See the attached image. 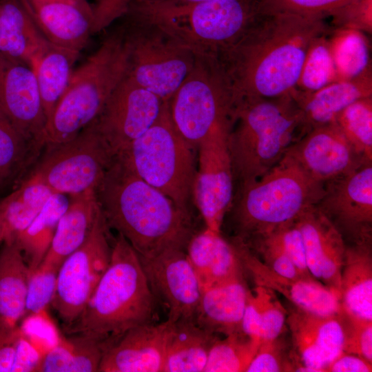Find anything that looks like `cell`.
I'll return each mask as SVG.
<instances>
[{
	"label": "cell",
	"mask_w": 372,
	"mask_h": 372,
	"mask_svg": "<svg viewBox=\"0 0 372 372\" xmlns=\"http://www.w3.org/2000/svg\"><path fill=\"white\" fill-rule=\"evenodd\" d=\"M128 65L129 46L123 25L107 35L73 70L66 90L46 121L45 147L73 138L92 123L126 76Z\"/></svg>",
	"instance_id": "8992f818"
},
{
	"label": "cell",
	"mask_w": 372,
	"mask_h": 372,
	"mask_svg": "<svg viewBox=\"0 0 372 372\" xmlns=\"http://www.w3.org/2000/svg\"><path fill=\"white\" fill-rule=\"evenodd\" d=\"M326 17L289 12L265 14L218 57L232 84L237 104L291 93L298 81L307 50L332 28Z\"/></svg>",
	"instance_id": "6da1fadb"
},
{
	"label": "cell",
	"mask_w": 372,
	"mask_h": 372,
	"mask_svg": "<svg viewBox=\"0 0 372 372\" xmlns=\"http://www.w3.org/2000/svg\"><path fill=\"white\" fill-rule=\"evenodd\" d=\"M70 201L69 196L53 193L31 223L14 240L28 265L30 274L45 258Z\"/></svg>",
	"instance_id": "836d02e7"
},
{
	"label": "cell",
	"mask_w": 372,
	"mask_h": 372,
	"mask_svg": "<svg viewBox=\"0 0 372 372\" xmlns=\"http://www.w3.org/2000/svg\"><path fill=\"white\" fill-rule=\"evenodd\" d=\"M285 156L324 185L372 163L354 150L335 123L310 130L291 145Z\"/></svg>",
	"instance_id": "e0dca14e"
},
{
	"label": "cell",
	"mask_w": 372,
	"mask_h": 372,
	"mask_svg": "<svg viewBox=\"0 0 372 372\" xmlns=\"http://www.w3.org/2000/svg\"><path fill=\"white\" fill-rule=\"evenodd\" d=\"M249 290L244 276L203 289L195 322L217 335L243 333L242 320Z\"/></svg>",
	"instance_id": "484cf974"
},
{
	"label": "cell",
	"mask_w": 372,
	"mask_h": 372,
	"mask_svg": "<svg viewBox=\"0 0 372 372\" xmlns=\"http://www.w3.org/2000/svg\"><path fill=\"white\" fill-rule=\"evenodd\" d=\"M146 1L169 3H174V4H189V3H194L205 1L207 0H146Z\"/></svg>",
	"instance_id": "f5cc1de1"
},
{
	"label": "cell",
	"mask_w": 372,
	"mask_h": 372,
	"mask_svg": "<svg viewBox=\"0 0 372 372\" xmlns=\"http://www.w3.org/2000/svg\"><path fill=\"white\" fill-rule=\"evenodd\" d=\"M296 223L302 234L310 273L340 296L347 247L344 237L316 205L304 211L296 219Z\"/></svg>",
	"instance_id": "44dd1931"
},
{
	"label": "cell",
	"mask_w": 372,
	"mask_h": 372,
	"mask_svg": "<svg viewBox=\"0 0 372 372\" xmlns=\"http://www.w3.org/2000/svg\"><path fill=\"white\" fill-rule=\"evenodd\" d=\"M232 128L212 131L198 145V164L192 187L195 205L205 227L220 232L234 198V178L229 149Z\"/></svg>",
	"instance_id": "4fadbf2b"
},
{
	"label": "cell",
	"mask_w": 372,
	"mask_h": 372,
	"mask_svg": "<svg viewBox=\"0 0 372 372\" xmlns=\"http://www.w3.org/2000/svg\"><path fill=\"white\" fill-rule=\"evenodd\" d=\"M287 316L293 371L324 372L325 367L342 352L344 334L340 312L319 315L293 305Z\"/></svg>",
	"instance_id": "ac0fdd59"
},
{
	"label": "cell",
	"mask_w": 372,
	"mask_h": 372,
	"mask_svg": "<svg viewBox=\"0 0 372 372\" xmlns=\"http://www.w3.org/2000/svg\"><path fill=\"white\" fill-rule=\"evenodd\" d=\"M342 351L360 356L372 362V320L351 315L342 309Z\"/></svg>",
	"instance_id": "b9f144b4"
},
{
	"label": "cell",
	"mask_w": 372,
	"mask_h": 372,
	"mask_svg": "<svg viewBox=\"0 0 372 372\" xmlns=\"http://www.w3.org/2000/svg\"><path fill=\"white\" fill-rule=\"evenodd\" d=\"M335 123L354 150L366 161L372 162V96L348 105Z\"/></svg>",
	"instance_id": "ab89813d"
},
{
	"label": "cell",
	"mask_w": 372,
	"mask_h": 372,
	"mask_svg": "<svg viewBox=\"0 0 372 372\" xmlns=\"http://www.w3.org/2000/svg\"><path fill=\"white\" fill-rule=\"evenodd\" d=\"M237 252L243 270L251 276L256 286L278 292L293 305L319 315H332L340 311L339 294L314 278H292L281 276L269 267L242 242L234 238L231 241Z\"/></svg>",
	"instance_id": "ffe728a7"
},
{
	"label": "cell",
	"mask_w": 372,
	"mask_h": 372,
	"mask_svg": "<svg viewBox=\"0 0 372 372\" xmlns=\"http://www.w3.org/2000/svg\"><path fill=\"white\" fill-rule=\"evenodd\" d=\"M96 196L108 227L123 236L141 257L185 251L197 232L191 212L141 178L121 154L110 161Z\"/></svg>",
	"instance_id": "7a4b0ae2"
},
{
	"label": "cell",
	"mask_w": 372,
	"mask_h": 372,
	"mask_svg": "<svg viewBox=\"0 0 372 372\" xmlns=\"http://www.w3.org/2000/svg\"><path fill=\"white\" fill-rule=\"evenodd\" d=\"M164 103L126 74L94 121L113 156L123 152L151 127Z\"/></svg>",
	"instance_id": "5bb4252c"
},
{
	"label": "cell",
	"mask_w": 372,
	"mask_h": 372,
	"mask_svg": "<svg viewBox=\"0 0 372 372\" xmlns=\"http://www.w3.org/2000/svg\"><path fill=\"white\" fill-rule=\"evenodd\" d=\"M201 289L244 276V270L231 242L220 232L205 227L189 240L185 249Z\"/></svg>",
	"instance_id": "d4e9b609"
},
{
	"label": "cell",
	"mask_w": 372,
	"mask_h": 372,
	"mask_svg": "<svg viewBox=\"0 0 372 372\" xmlns=\"http://www.w3.org/2000/svg\"><path fill=\"white\" fill-rule=\"evenodd\" d=\"M316 206L353 242L371 239L372 163L325 183Z\"/></svg>",
	"instance_id": "9a60e30c"
},
{
	"label": "cell",
	"mask_w": 372,
	"mask_h": 372,
	"mask_svg": "<svg viewBox=\"0 0 372 372\" xmlns=\"http://www.w3.org/2000/svg\"><path fill=\"white\" fill-rule=\"evenodd\" d=\"M129 1H130L131 0H128Z\"/></svg>",
	"instance_id": "11a10c76"
},
{
	"label": "cell",
	"mask_w": 372,
	"mask_h": 372,
	"mask_svg": "<svg viewBox=\"0 0 372 372\" xmlns=\"http://www.w3.org/2000/svg\"><path fill=\"white\" fill-rule=\"evenodd\" d=\"M167 321L163 372H204L209 350L218 335L194 321Z\"/></svg>",
	"instance_id": "4dcf8cb0"
},
{
	"label": "cell",
	"mask_w": 372,
	"mask_h": 372,
	"mask_svg": "<svg viewBox=\"0 0 372 372\" xmlns=\"http://www.w3.org/2000/svg\"><path fill=\"white\" fill-rule=\"evenodd\" d=\"M129 46L127 74L169 102L192 70L196 54L158 26L125 12Z\"/></svg>",
	"instance_id": "30bf717a"
},
{
	"label": "cell",
	"mask_w": 372,
	"mask_h": 372,
	"mask_svg": "<svg viewBox=\"0 0 372 372\" xmlns=\"http://www.w3.org/2000/svg\"><path fill=\"white\" fill-rule=\"evenodd\" d=\"M194 149L176 130L168 102H165L151 127L119 154L141 178L191 212L188 205L196 173Z\"/></svg>",
	"instance_id": "9c48e42d"
},
{
	"label": "cell",
	"mask_w": 372,
	"mask_h": 372,
	"mask_svg": "<svg viewBox=\"0 0 372 372\" xmlns=\"http://www.w3.org/2000/svg\"><path fill=\"white\" fill-rule=\"evenodd\" d=\"M70 205L61 217L50 247L38 267L59 269L65 258L85 240L99 209L96 192L70 196Z\"/></svg>",
	"instance_id": "4316f807"
},
{
	"label": "cell",
	"mask_w": 372,
	"mask_h": 372,
	"mask_svg": "<svg viewBox=\"0 0 372 372\" xmlns=\"http://www.w3.org/2000/svg\"><path fill=\"white\" fill-rule=\"evenodd\" d=\"M50 42L19 0H0V52L32 69Z\"/></svg>",
	"instance_id": "f1b7e54d"
},
{
	"label": "cell",
	"mask_w": 372,
	"mask_h": 372,
	"mask_svg": "<svg viewBox=\"0 0 372 372\" xmlns=\"http://www.w3.org/2000/svg\"><path fill=\"white\" fill-rule=\"evenodd\" d=\"M113 157L94 121L73 138L45 147L27 177L69 196L96 192Z\"/></svg>",
	"instance_id": "8fae6325"
},
{
	"label": "cell",
	"mask_w": 372,
	"mask_h": 372,
	"mask_svg": "<svg viewBox=\"0 0 372 372\" xmlns=\"http://www.w3.org/2000/svg\"><path fill=\"white\" fill-rule=\"evenodd\" d=\"M19 1L45 39L56 45L81 52L101 28L93 7L69 1Z\"/></svg>",
	"instance_id": "603a6c76"
},
{
	"label": "cell",
	"mask_w": 372,
	"mask_h": 372,
	"mask_svg": "<svg viewBox=\"0 0 372 372\" xmlns=\"http://www.w3.org/2000/svg\"><path fill=\"white\" fill-rule=\"evenodd\" d=\"M58 271L37 267L29 276L25 316L44 312L51 304L56 285Z\"/></svg>",
	"instance_id": "7bdbcfd3"
},
{
	"label": "cell",
	"mask_w": 372,
	"mask_h": 372,
	"mask_svg": "<svg viewBox=\"0 0 372 372\" xmlns=\"http://www.w3.org/2000/svg\"><path fill=\"white\" fill-rule=\"evenodd\" d=\"M30 270L15 240L4 242L0 252V335L18 328L25 316Z\"/></svg>",
	"instance_id": "f546056e"
},
{
	"label": "cell",
	"mask_w": 372,
	"mask_h": 372,
	"mask_svg": "<svg viewBox=\"0 0 372 372\" xmlns=\"http://www.w3.org/2000/svg\"><path fill=\"white\" fill-rule=\"evenodd\" d=\"M372 362L357 355L342 352L324 369V372H371Z\"/></svg>",
	"instance_id": "f907efd6"
},
{
	"label": "cell",
	"mask_w": 372,
	"mask_h": 372,
	"mask_svg": "<svg viewBox=\"0 0 372 372\" xmlns=\"http://www.w3.org/2000/svg\"><path fill=\"white\" fill-rule=\"evenodd\" d=\"M279 337L260 342L246 372L293 371L291 352L287 353L284 342Z\"/></svg>",
	"instance_id": "ee69618b"
},
{
	"label": "cell",
	"mask_w": 372,
	"mask_h": 372,
	"mask_svg": "<svg viewBox=\"0 0 372 372\" xmlns=\"http://www.w3.org/2000/svg\"><path fill=\"white\" fill-rule=\"evenodd\" d=\"M21 329L0 335V372H10L14 362Z\"/></svg>",
	"instance_id": "816d5d0a"
},
{
	"label": "cell",
	"mask_w": 372,
	"mask_h": 372,
	"mask_svg": "<svg viewBox=\"0 0 372 372\" xmlns=\"http://www.w3.org/2000/svg\"><path fill=\"white\" fill-rule=\"evenodd\" d=\"M79 54L50 43L33 67L46 121L68 87Z\"/></svg>",
	"instance_id": "d6a6232c"
},
{
	"label": "cell",
	"mask_w": 372,
	"mask_h": 372,
	"mask_svg": "<svg viewBox=\"0 0 372 372\" xmlns=\"http://www.w3.org/2000/svg\"><path fill=\"white\" fill-rule=\"evenodd\" d=\"M260 344L243 333L218 338L209 350L204 372H246Z\"/></svg>",
	"instance_id": "f35d334b"
},
{
	"label": "cell",
	"mask_w": 372,
	"mask_h": 372,
	"mask_svg": "<svg viewBox=\"0 0 372 372\" xmlns=\"http://www.w3.org/2000/svg\"><path fill=\"white\" fill-rule=\"evenodd\" d=\"M41 149L19 132L0 107V191L17 183Z\"/></svg>",
	"instance_id": "d590c367"
},
{
	"label": "cell",
	"mask_w": 372,
	"mask_h": 372,
	"mask_svg": "<svg viewBox=\"0 0 372 372\" xmlns=\"http://www.w3.org/2000/svg\"><path fill=\"white\" fill-rule=\"evenodd\" d=\"M300 110L291 94L240 101L229 136L234 182L238 189L277 165L300 136Z\"/></svg>",
	"instance_id": "5b68a950"
},
{
	"label": "cell",
	"mask_w": 372,
	"mask_h": 372,
	"mask_svg": "<svg viewBox=\"0 0 372 372\" xmlns=\"http://www.w3.org/2000/svg\"><path fill=\"white\" fill-rule=\"evenodd\" d=\"M168 106L176 130L194 149L212 131L232 128L236 101L231 81L218 57L196 54L192 70Z\"/></svg>",
	"instance_id": "ba28073f"
},
{
	"label": "cell",
	"mask_w": 372,
	"mask_h": 372,
	"mask_svg": "<svg viewBox=\"0 0 372 372\" xmlns=\"http://www.w3.org/2000/svg\"><path fill=\"white\" fill-rule=\"evenodd\" d=\"M340 302L345 312L372 320L371 239L347 245L340 278Z\"/></svg>",
	"instance_id": "83f0119b"
},
{
	"label": "cell",
	"mask_w": 372,
	"mask_h": 372,
	"mask_svg": "<svg viewBox=\"0 0 372 372\" xmlns=\"http://www.w3.org/2000/svg\"><path fill=\"white\" fill-rule=\"evenodd\" d=\"M254 237L265 238L279 247L289 257L302 276L313 278L307 268L302 236L296 220Z\"/></svg>",
	"instance_id": "60d3db41"
},
{
	"label": "cell",
	"mask_w": 372,
	"mask_h": 372,
	"mask_svg": "<svg viewBox=\"0 0 372 372\" xmlns=\"http://www.w3.org/2000/svg\"><path fill=\"white\" fill-rule=\"evenodd\" d=\"M53 192L45 185L25 178L0 202V242L16 239L34 220Z\"/></svg>",
	"instance_id": "1f68e13d"
},
{
	"label": "cell",
	"mask_w": 372,
	"mask_h": 372,
	"mask_svg": "<svg viewBox=\"0 0 372 372\" xmlns=\"http://www.w3.org/2000/svg\"><path fill=\"white\" fill-rule=\"evenodd\" d=\"M255 289L261 302V342L273 340L282 333L287 311L276 298L273 291L256 285Z\"/></svg>",
	"instance_id": "bcb514c9"
},
{
	"label": "cell",
	"mask_w": 372,
	"mask_h": 372,
	"mask_svg": "<svg viewBox=\"0 0 372 372\" xmlns=\"http://www.w3.org/2000/svg\"><path fill=\"white\" fill-rule=\"evenodd\" d=\"M70 335L59 339L45 353L38 371H99L106 344L88 336Z\"/></svg>",
	"instance_id": "e575fe53"
},
{
	"label": "cell",
	"mask_w": 372,
	"mask_h": 372,
	"mask_svg": "<svg viewBox=\"0 0 372 372\" xmlns=\"http://www.w3.org/2000/svg\"><path fill=\"white\" fill-rule=\"evenodd\" d=\"M242 331L251 339L261 342V302L254 288L249 290L242 320Z\"/></svg>",
	"instance_id": "c3c4849f"
},
{
	"label": "cell",
	"mask_w": 372,
	"mask_h": 372,
	"mask_svg": "<svg viewBox=\"0 0 372 372\" xmlns=\"http://www.w3.org/2000/svg\"><path fill=\"white\" fill-rule=\"evenodd\" d=\"M324 188L285 156L260 178L238 189L234 238L245 241L296 220L317 204Z\"/></svg>",
	"instance_id": "52a82bcc"
},
{
	"label": "cell",
	"mask_w": 372,
	"mask_h": 372,
	"mask_svg": "<svg viewBox=\"0 0 372 372\" xmlns=\"http://www.w3.org/2000/svg\"><path fill=\"white\" fill-rule=\"evenodd\" d=\"M357 0H266L269 13L289 12L327 17Z\"/></svg>",
	"instance_id": "f6af8a7d"
},
{
	"label": "cell",
	"mask_w": 372,
	"mask_h": 372,
	"mask_svg": "<svg viewBox=\"0 0 372 372\" xmlns=\"http://www.w3.org/2000/svg\"><path fill=\"white\" fill-rule=\"evenodd\" d=\"M30 2H45V1H69L76 3H78L81 6L85 7H92V6L88 3L87 0H24Z\"/></svg>",
	"instance_id": "db71d44e"
},
{
	"label": "cell",
	"mask_w": 372,
	"mask_h": 372,
	"mask_svg": "<svg viewBox=\"0 0 372 372\" xmlns=\"http://www.w3.org/2000/svg\"><path fill=\"white\" fill-rule=\"evenodd\" d=\"M371 77L369 72L353 79L332 83L311 93L294 89L291 94L300 110V137L313 128L335 123L338 114L355 101L372 96Z\"/></svg>",
	"instance_id": "cb8c5ba5"
},
{
	"label": "cell",
	"mask_w": 372,
	"mask_h": 372,
	"mask_svg": "<svg viewBox=\"0 0 372 372\" xmlns=\"http://www.w3.org/2000/svg\"><path fill=\"white\" fill-rule=\"evenodd\" d=\"M109 227L99 208L83 243L63 262L51 304L66 327L80 316L111 257Z\"/></svg>",
	"instance_id": "7c38bea8"
},
{
	"label": "cell",
	"mask_w": 372,
	"mask_h": 372,
	"mask_svg": "<svg viewBox=\"0 0 372 372\" xmlns=\"http://www.w3.org/2000/svg\"><path fill=\"white\" fill-rule=\"evenodd\" d=\"M0 107L28 141L45 147L46 118L34 71L1 52Z\"/></svg>",
	"instance_id": "d6986e66"
},
{
	"label": "cell",
	"mask_w": 372,
	"mask_h": 372,
	"mask_svg": "<svg viewBox=\"0 0 372 372\" xmlns=\"http://www.w3.org/2000/svg\"><path fill=\"white\" fill-rule=\"evenodd\" d=\"M43 355L21 330L12 371H38Z\"/></svg>",
	"instance_id": "681fc988"
},
{
	"label": "cell",
	"mask_w": 372,
	"mask_h": 372,
	"mask_svg": "<svg viewBox=\"0 0 372 372\" xmlns=\"http://www.w3.org/2000/svg\"><path fill=\"white\" fill-rule=\"evenodd\" d=\"M329 33L317 37L311 43L295 88L296 90L311 93L339 81L327 37Z\"/></svg>",
	"instance_id": "74e56055"
},
{
	"label": "cell",
	"mask_w": 372,
	"mask_h": 372,
	"mask_svg": "<svg viewBox=\"0 0 372 372\" xmlns=\"http://www.w3.org/2000/svg\"><path fill=\"white\" fill-rule=\"evenodd\" d=\"M334 28L371 30V0H357L334 12Z\"/></svg>",
	"instance_id": "7dc6e473"
},
{
	"label": "cell",
	"mask_w": 372,
	"mask_h": 372,
	"mask_svg": "<svg viewBox=\"0 0 372 372\" xmlns=\"http://www.w3.org/2000/svg\"><path fill=\"white\" fill-rule=\"evenodd\" d=\"M156 300L138 254L121 234L110 261L78 318L66 331L110 344L129 329L156 322Z\"/></svg>",
	"instance_id": "3957f363"
},
{
	"label": "cell",
	"mask_w": 372,
	"mask_h": 372,
	"mask_svg": "<svg viewBox=\"0 0 372 372\" xmlns=\"http://www.w3.org/2000/svg\"><path fill=\"white\" fill-rule=\"evenodd\" d=\"M329 36L339 81L353 79L371 72L369 41L362 31L333 28Z\"/></svg>",
	"instance_id": "8d00e7d4"
},
{
	"label": "cell",
	"mask_w": 372,
	"mask_h": 372,
	"mask_svg": "<svg viewBox=\"0 0 372 372\" xmlns=\"http://www.w3.org/2000/svg\"><path fill=\"white\" fill-rule=\"evenodd\" d=\"M139 258L156 300L167 312V320L195 322L202 289L185 251Z\"/></svg>",
	"instance_id": "2e32d148"
},
{
	"label": "cell",
	"mask_w": 372,
	"mask_h": 372,
	"mask_svg": "<svg viewBox=\"0 0 372 372\" xmlns=\"http://www.w3.org/2000/svg\"><path fill=\"white\" fill-rule=\"evenodd\" d=\"M168 322L133 327L107 345L101 372H163Z\"/></svg>",
	"instance_id": "7402d4cb"
},
{
	"label": "cell",
	"mask_w": 372,
	"mask_h": 372,
	"mask_svg": "<svg viewBox=\"0 0 372 372\" xmlns=\"http://www.w3.org/2000/svg\"><path fill=\"white\" fill-rule=\"evenodd\" d=\"M127 12L158 26L195 54L216 56L269 13L266 0H207L189 4L131 0Z\"/></svg>",
	"instance_id": "277c9868"
}]
</instances>
